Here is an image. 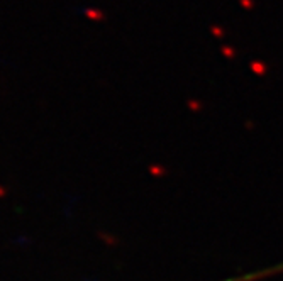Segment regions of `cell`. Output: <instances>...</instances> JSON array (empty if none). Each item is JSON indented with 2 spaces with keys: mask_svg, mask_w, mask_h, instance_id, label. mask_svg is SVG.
<instances>
[{
  "mask_svg": "<svg viewBox=\"0 0 283 281\" xmlns=\"http://www.w3.org/2000/svg\"><path fill=\"white\" fill-rule=\"evenodd\" d=\"M273 275H277V268L275 266L265 268V270L254 271V273H248V275L237 276V278H229V280H224V281H258V280L268 278V276H273Z\"/></svg>",
  "mask_w": 283,
  "mask_h": 281,
  "instance_id": "6da1fadb",
  "label": "cell"
}]
</instances>
